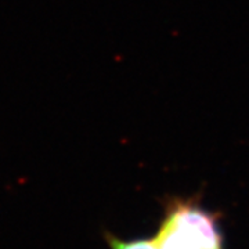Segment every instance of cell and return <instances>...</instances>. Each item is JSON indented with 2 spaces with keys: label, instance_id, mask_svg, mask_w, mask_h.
Masks as SVG:
<instances>
[{
  "label": "cell",
  "instance_id": "1",
  "mask_svg": "<svg viewBox=\"0 0 249 249\" xmlns=\"http://www.w3.org/2000/svg\"><path fill=\"white\" fill-rule=\"evenodd\" d=\"M154 240L158 249H223L217 216L194 199L172 201Z\"/></svg>",
  "mask_w": 249,
  "mask_h": 249
},
{
  "label": "cell",
  "instance_id": "2",
  "mask_svg": "<svg viewBox=\"0 0 249 249\" xmlns=\"http://www.w3.org/2000/svg\"><path fill=\"white\" fill-rule=\"evenodd\" d=\"M111 249H158L157 242L152 238H136V240H109Z\"/></svg>",
  "mask_w": 249,
  "mask_h": 249
}]
</instances>
